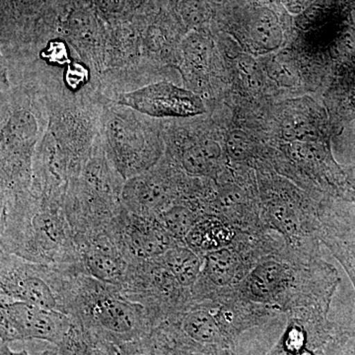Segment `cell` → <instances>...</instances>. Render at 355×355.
<instances>
[{"mask_svg":"<svg viewBox=\"0 0 355 355\" xmlns=\"http://www.w3.org/2000/svg\"><path fill=\"white\" fill-rule=\"evenodd\" d=\"M128 212L121 231L123 250L137 261H153L167 250L181 244L175 241L156 217L135 216Z\"/></svg>","mask_w":355,"mask_h":355,"instance_id":"cell-9","label":"cell"},{"mask_svg":"<svg viewBox=\"0 0 355 355\" xmlns=\"http://www.w3.org/2000/svg\"><path fill=\"white\" fill-rule=\"evenodd\" d=\"M183 181L174 161L164 154L148 171L125 181L121 205L135 216L156 217L172 205L188 200L193 189Z\"/></svg>","mask_w":355,"mask_h":355,"instance_id":"cell-4","label":"cell"},{"mask_svg":"<svg viewBox=\"0 0 355 355\" xmlns=\"http://www.w3.org/2000/svg\"><path fill=\"white\" fill-rule=\"evenodd\" d=\"M336 196L343 202H355V162L342 167V177L338 184Z\"/></svg>","mask_w":355,"mask_h":355,"instance_id":"cell-21","label":"cell"},{"mask_svg":"<svg viewBox=\"0 0 355 355\" xmlns=\"http://www.w3.org/2000/svg\"><path fill=\"white\" fill-rule=\"evenodd\" d=\"M321 242L349 275L355 289V202L321 207Z\"/></svg>","mask_w":355,"mask_h":355,"instance_id":"cell-8","label":"cell"},{"mask_svg":"<svg viewBox=\"0 0 355 355\" xmlns=\"http://www.w3.org/2000/svg\"><path fill=\"white\" fill-rule=\"evenodd\" d=\"M203 214L184 203H177L156 216L168 234L178 243L184 244L187 236Z\"/></svg>","mask_w":355,"mask_h":355,"instance_id":"cell-18","label":"cell"},{"mask_svg":"<svg viewBox=\"0 0 355 355\" xmlns=\"http://www.w3.org/2000/svg\"><path fill=\"white\" fill-rule=\"evenodd\" d=\"M99 128L105 153L125 181L148 171L164 156L163 121L110 101L104 96Z\"/></svg>","mask_w":355,"mask_h":355,"instance_id":"cell-2","label":"cell"},{"mask_svg":"<svg viewBox=\"0 0 355 355\" xmlns=\"http://www.w3.org/2000/svg\"><path fill=\"white\" fill-rule=\"evenodd\" d=\"M316 0H286L287 10L293 14L303 12Z\"/></svg>","mask_w":355,"mask_h":355,"instance_id":"cell-23","label":"cell"},{"mask_svg":"<svg viewBox=\"0 0 355 355\" xmlns=\"http://www.w3.org/2000/svg\"><path fill=\"white\" fill-rule=\"evenodd\" d=\"M340 280L321 257L296 253L282 243L257 261L236 291L272 310L328 313Z\"/></svg>","mask_w":355,"mask_h":355,"instance_id":"cell-1","label":"cell"},{"mask_svg":"<svg viewBox=\"0 0 355 355\" xmlns=\"http://www.w3.org/2000/svg\"><path fill=\"white\" fill-rule=\"evenodd\" d=\"M1 291L2 295L6 297L65 313L64 302L35 268L2 263Z\"/></svg>","mask_w":355,"mask_h":355,"instance_id":"cell-10","label":"cell"},{"mask_svg":"<svg viewBox=\"0 0 355 355\" xmlns=\"http://www.w3.org/2000/svg\"><path fill=\"white\" fill-rule=\"evenodd\" d=\"M306 340H307V336L303 327L299 324H292L286 331L282 345L291 354L296 355L301 350L306 349Z\"/></svg>","mask_w":355,"mask_h":355,"instance_id":"cell-22","label":"cell"},{"mask_svg":"<svg viewBox=\"0 0 355 355\" xmlns=\"http://www.w3.org/2000/svg\"><path fill=\"white\" fill-rule=\"evenodd\" d=\"M0 355H31L29 354L27 349H22L20 352H14V350L11 349L10 345L9 343H1V345H0ZM40 355H55V352H51V350H46V352H43V354Z\"/></svg>","mask_w":355,"mask_h":355,"instance_id":"cell-24","label":"cell"},{"mask_svg":"<svg viewBox=\"0 0 355 355\" xmlns=\"http://www.w3.org/2000/svg\"><path fill=\"white\" fill-rule=\"evenodd\" d=\"M156 261L164 266L182 286L190 291L202 275L203 257L186 244L175 245Z\"/></svg>","mask_w":355,"mask_h":355,"instance_id":"cell-14","label":"cell"},{"mask_svg":"<svg viewBox=\"0 0 355 355\" xmlns=\"http://www.w3.org/2000/svg\"><path fill=\"white\" fill-rule=\"evenodd\" d=\"M268 355H293L291 354V352H288L286 349V347H284V345H282V343H280L279 345H277V347H275V349L272 350V352H270V354Z\"/></svg>","mask_w":355,"mask_h":355,"instance_id":"cell-25","label":"cell"},{"mask_svg":"<svg viewBox=\"0 0 355 355\" xmlns=\"http://www.w3.org/2000/svg\"><path fill=\"white\" fill-rule=\"evenodd\" d=\"M120 355H166L157 336L151 331L148 336L133 342L119 345Z\"/></svg>","mask_w":355,"mask_h":355,"instance_id":"cell-19","label":"cell"},{"mask_svg":"<svg viewBox=\"0 0 355 355\" xmlns=\"http://www.w3.org/2000/svg\"><path fill=\"white\" fill-rule=\"evenodd\" d=\"M181 57L191 76H205L214 60V44L205 35L191 33L182 43Z\"/></svg>","mask_w":355,"mask_h":355,"instance_id":"cell-17","label":"cell"},{"mask_svg":"<svg viewBox=\"0 0 355 355\" xmlns=\"http://www.w3.org/2000/svg\"><path fill=\"white\" fill-rule=\"evenodd\" d=\"M83 263L90 277L110 286L123 284L127 275V263L108 239L94 240L86 245Z\"/></svg>","mask_w":355,"mask_h":355,"instance_id":"cell-12","label":"cell"},{"mask_svg":"<svg viewBox=\"0 0 355 355\" xmlns=\"http://www.w3.org/2000/svg\"><path fill=\"white\" fill-rule=\"evenodd\" d=\"M296 355H314V354H313V352H311V350L304 349L301 350V352H299L298 354Z\"/></svg>","mask_w":355,"mask_h":355,"instance_id":"cell-26","label":"cell"},{"mask_svg":"<svg viewBox=\"0 0 355 355\" xmlns=\"http://www.w3.org/2000/svg\"><path fill=\"white\" fill-rule=\"evenodd\" d=\"M225 148L229 157L237 162L246 161L254 155L251 142L244 132L239 130H234L228 135L226 139Z\"/></svg>","mask_w":355,"mask_h":355,"instance_id":"cell-20","label":"cell"},{"mask_svg":"<svg viewBox=\"0 0 355 355\" xmlns=\"http://www.w3.org/2000/svg\"><path fill=\"white\" fill-rule=\"evenodd\" d=\"M250 40L259 53L277 50L284 42V30L277 14L270 9L259 8L250 20Z\"/></svg>","mask_w":355,"mask_h":355,"instance_id":"cell-15","label":"cell"},{"mask_svg":"<svg viewBox=\"0 0 355 355\" xmlns=\"http://www.w3.org/2000/svg\"><path fill=\"white\" fill-rule=\"evenodd\" d=\"M238 231L220 217L203 214L184 240V244L196 253L205 256L209 252L231 246Z\"/></svg>","mask_w":355,"mask_h":355,"instance_id":"cell-13","label":"cell"},{"mask_svg":"<svg viewBox=\"0 0 355 355\" xmlns=\"http://www.w3.org/2000/svg\"><path fill=\"white\" fill-rule=\"evenodd\" d=\"M1 343L44 340L58 347L69 336L73 320L65 313L1 297Z\"/></svg>","mask_w":355,"mask_h":355,"instance_id":"cell-5","label":"cell"},{"mask_svg":"<svg viewBox=\"0 0 355 355\" xmlns=\"http://www.w3.org/2000/svg\"><path fill=\"white\" fill-rule=\"evenodd\" d=\"M36 205L34 216L27 225V252L46 257L58 251L67 242V228L62 214V205L33 200Z\"/></svg>","mask_w":355,"mask_h":355,"instance_id":"cell-11","label":"cell"},{"mask_svg":"<svg viewBox=\"0 0 355 355\" xmlns=\"http://www.w3.org/2000/svg\"><path fill=\"white\" fill-rule=\"evenodd\" d=\"M58 352L60 355H120L118 345L76 322L64 342L58 347Z\"/></svg>","mask_w":355,"mask_h":355,"instance_id":"cell-16","label":"cell"},{"mask_svg":"<svg viewBox=\"0 0 355 355\" xmlns=\"http://www.w3.org/2000/svg\"><path fill=\"white\" fill-rule=\"evenodd\" d=\"M110 101L135 110L150 118H191L207 113L202 98L193 91L161 80L120 93Z\"/></svg>","mask_w":355,"mask_h":355,"instance_id":"cell-6","label":"cell"},{"mask_svg":"<svg viewBox=\"0 0 355 355\" xmlns=\"http://www.w3.org/2000/svg\"><path fill=\"white\" fill-rule=\"evenodd\" d=\"M165 155L193 178L217 181L223 170L224 153L219 142L207 135H178L163 121Z\"/></svg>","mask_w":355,"mask_h":355,"instance_id":"cell-7","label":"cell"},{"mask_svg":"<svg viewBox=\"0 0 355 355\" xmlns=\"http://www.w3.org/2000/svg\"><path fill=\"white\" fill-rule=\"evenodd\" d=\"M118 292L96 289L83 302L70 305L67 315L76 324L119 345L148 336L158 326L153 313Z\"/></svg>","mask_w":355,"mask_h":355,"instance_id":"cell-3","label":"cell"}]
</instances>
